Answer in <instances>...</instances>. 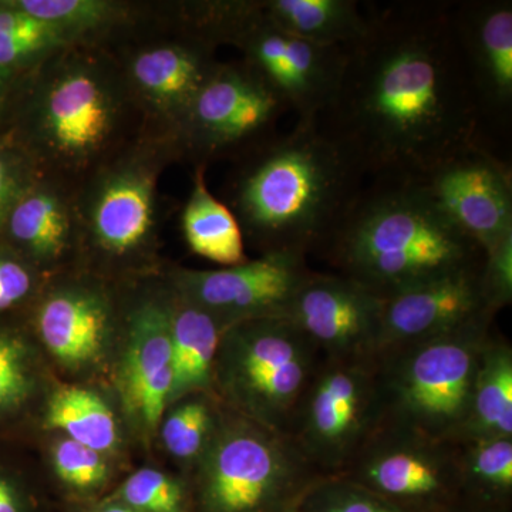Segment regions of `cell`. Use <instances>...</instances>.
<instances>
[{
  "mask_svg": "<svg viewBox=\"0 0 512 512\" xmlns=\"http://www.w3.org/2000/svg\"><path fill=\"white\" fill-rule=\"evenodd\" d=\"M491 319L380 356L383 412L392 429L433 443L460 440Z\"/></svg>",
  "mask_w": 512,
  "mask_h": 512,
  "instance_id": "obj_4",
  "label": "cell"
},
{
  "mask_svg": "<svg viewBox=\"0 0 512 512\" xmlns=\"http://www.w3.org/2000/svg\"><path fill=\"white\" fill-rule=\"evenodd\" d=\"M483 265L454 269L386 298L379 357L494 318Z\"/></svg>",
  "mask_w": 512,
  "mask_h": 512,
  "instance_id": "obj_16",
  "label": "cell"
},
{
  "mask_svg": "<svg viewBox=\"0 0 512 512\" xmlns=\"http://www.w3.org/2000/svg\"><path fill=\"white\" fill-rule=\"evenodd\" d=\"M483 285L487 301L494 312L510 305L512 301V234H508L493 249L485 252Z\"/></svg>",
  "mask_w": 512,
  "mask_h": 512,
  "instance_id": "obj_36",
  "label": "cell"
},
{
  "mask_svg": "<svg viewBox=\"0 0 512 512\" xmlns=\"http://www.w3.org/2000/svg\"><path fill=\"white\" fill-rule=\"evenodd\" d=\"M39 477L15 454L0 447V512H42Z\"/></svg>",
  "mask_w": 512,
  "mask_h": 512,
  "instance_id": "obj_34",
  "label": "cell"
},
{
  "mask_svg": "<svg viewBox=\"0 0 512 512\" xmlns=\"http://www.w3.org/2000/svg\"><path fill=\"white\" fill-rule=\"evenodd\" d=\"M49 483L70 507L100 501L128 471L127 461L77 443L63 434L37 433Z\"/></svg>",
  "mask_w": 512,
  "mask_h": 512,
  "instance_id": "obj_25",
  "label": "cell"
},
{
  "mask_svg": "<svg viewBox=\"0 0 512 512\" xmlns=\"http://www.w3.org/2000/svg\"><path fill=\"white\" fill-rule=\"evenodd\" d=\"M284 101L248 66L218 64L192 100L181 124L191 146L205 156L235 147H261L276 136Z\"/></svg>",
  "mask_w": 512,
  "mask_h": 512,
  "instance_id": "obj_13",
  "label": "cell"
},
{
  "mask_svg": "<svg viewBox=\"0 0 512 512\" xmlns=\"http://www.w3.org/2000/svg\"><path fill=\"white\" fill-rule=\"evenodd\" d=\"M320 254L384 299L485 259L419 181L389 178L363 185Z\"/></svg>",
  "mask_w": 512,
  "mask_h": 512,
  "instance_id": "obj_3",
  "label": "cell"
},
{
  "mask_svg": "<svg viewBox=\"0 0 512 512\" xmlns=\"http://www.w3.org/2000/svg\"><path fill=\"white\" fill-rule=\"evenodd\" d=\"M419 183L484 254L512 234L510 167L480 141L458 151Z\"/></svg>",
  "mask_w": 512,
  "mask_h": 512,
  "instance_id": "obj_15",
  "label": "cell"
},
{
  "mask_svg": "<svg viewBox=\"0 0 512 512\" xmlns=\"http://www.w3.org/2000/svg\"><path fill=\"white\" fill-rule=\"evenodd\" d=\"M181 224L185 241L194 254L224 266L248 261L244 231L238 218L231 208L208 190L204 167H198L195 171Z\"/></svg>",
  "mask_w": 512,
  "mask_h": 512,
  "instance_id": "obj_26",
  "label": "cell"
},
{
  "mask_svg": "<svg viewBox=\"0 0 512 512\" xmlns=\"http://www.w3.org/2000/svg\"><path fill=\"white\" fill-rule=\"evenodd\" d=\"M33 18L60 30L70 40L104 28L119 18L116 3L104 0H16L12 2Z\"/></svg>",
  "mask_w": 512,
  "mask_h": 512,
  "instance_id": "obj_32",
  "label": "cell"
},
{
  "mask_svg": "<svg viewBox=\"0 0 512 512\" xmlns=\"http://www.w3.org/2000/svg\"><path fill=\"white\" fill-rule=\"evenodd\" d=\"M456 2L367 6L335 96L315 126L372 180L420 181L477 143L484 119L458 40Z\"/></svg>",
  "mask_w": 512,
  "mask_h": 512,
  "instance_id": "obj_1",
  "label": "cell"
},
{
  "mask_svg": "<svg viewBox=\"0 0 512 512\" xmlns=\"http://www.w3.org/2000/svg\"><path fill=\"white\" fill-rule=\"evenodd\" d=\"M376 363L325 359L316 367L291 429L309 463L348 466L379 429L384 412Z\"/></svg>",
  "mask_w": 512,
  "mask_h": 512,
  "instance_id": "obj_10",
  "label": "cell"
},
{
  "mask_svg": "<svg viewBox=\"0 0 512 512\" xmlns=\"http://www.w3.org/2000/svg\"><path fill=\"white\" fill-rule=\"evenodd\" d=\"M512 437V353L488 340L474 383L470 414L458 441Z\"/></svg>",
  "mask_w": 512,
  "mask_h": 512,
  "instance_id": "obj_28",
  "label": "cell"
},
{
  "mask_svg": "<svg viewBox=\"0 0 512 512\" xmlns=\"http://www.w3.org/2000/svg\"><path fill=\"white\" fill-rule=\"evenodd\" d=\"M311 272L305 256L268 252L255 261L217 271L175 268L165 279L227 329L247 320L286 318Z\"/></svg>",
  "mask_w": 512,
  "mask_h": 512,
  "instance_id": "obj_12",
  "label": "cell"
},
{
  "mask_svg": "<svg viewBox=\"0 0 512 512\" xmlns=\"http://www.w3.org/2000/svg\"><path fill=\"white\" fill-rule=\"evenodd\" d=\"M173 382V348L160 285L127 293L109 390L136 451L156 450Z\"/></svg>",
  "mask_w": 512,
  "mask_h": 512,
  "instance_id": "obj_9",
  "label": "cell"
},
{
  "mask_svg": "<svg viewBox=\"0 0 512 512\" xmlns=\"http://www.w3.org/2000/svg\"><path fill=\"white\" fill-rule=\"evenodd\" d=\"M49 431L127 463L136 451L110 390L93 384L57 380L40 410L35 434Z\"/></svg>",
  "mask_w": 512,
  "mask_h": 512,
  "instance_id": "obj_20",
  "label": "cell"
},
{
  "mask_svg": "<svg viewBox=\"0 0 512 512\" xmlns=\"http://www.w3.org/2000/svg\"><path fill=\"white\" fill-rule=\"evenodd\" d=\"M458 40L483 116L510 119L512 107L511 0L456 2Z\"/></svg>",
  "mask_w": 512,
  "mask_h": 512,
  "instance_id": "obj_18",
  "label": "cell"
},
{
  "mask_svg": "<svg viewBox=\"0 0 512 512\" xmlns=\"http://www.w3.org/2000/svg\"><path fill=\"white\" fill-rule=\"evenodd\" d=\"M18 180L13 173L12 168L5 156L0 153V221L8 217L10 208L18 200L19 195Z\"/></svg>",
  "mask_w": 512,
  "mask_h": 512,
  "instance_id": "obj_38",
  "label": "cell"
},
{
  "mask_svg": "<svg viewBox=\"0 0 512 512\" xmlns=\"http://www.w3.org/2000/svg\"><path fill=\"white\" fill-rule=\"evenodd\" d=\"M69 42L60 30L33 18L12 2L0 3V80Z\"/></svg>",
  "mask_w": 512,
  "mask_h": 512,
  "instance_id": "obj_30",
  "label": "cell"
},
{
  "mask_svg": "<svg viewBox=\"0 0 512 512\" xmlns=\"http://www.w3.org/2000/svg\"><path fill=\"white\" fill-rule=\"evenodd\" d=\"M56 382L28 323L0 320V440L33 437Z\"/></svg>",
  "mask_w": 512,
  "mask_h": 512,
  "instance_id": "obj_21",
  "label": "cell"
},
{
  "mask_svg": "<svg viewBox=\"0 0 512 512\" xmlns=\"http://www.w3.org/2000/svg\"><path fill=\"white\" fill-rule=\"evenodd\" d=\"M386 299L345 275L311 272L288 318L328 360L375 363Z\"/></svg>",
  "mask_w": 512,
  "mask_h": 512,
  "instance_id": "obj_14",
  "label": "cell"
},
{
  "mask_svg": "<svg viewBox=\"0 0 512 512\" xmlns=\"http://www.w3.org/2000/svg\"><path fill=\"white\" fill-rule=\"evenodd\" d=\"M8 229L20 256L47 278L55 274L72 251L73 224L69 208L47 185L19 195L8 214Z\"/></svg>",
  "mask_w": 512,
  "mask_h": 512,
  "instance_id": "obj_24",
  "label": "cell"
},
{
  "mask_svg": "<svg viewBox=\"0 0 512 512\" xmlns=\"http://www.w3.org/2000/svg\"><path fill=\"white\" fill-rule=\"evenodd\" d=\"M261 8L278 28L318 45L348 46L367 29L356 0H265Z\"/></svg>",
  "mask_w": 512,
  "mask_h": 512,
  "instance_id": "obj_27",
  "label": "cell"
},
{
  "mask_svg": "<svg viewBox=\"0 0 512 512\" xmlns=\"http://www.w3.org/2000/svg\"><path fill=\"white\" fill-rule=\"evenodd\" d=\"M288 440L222 406L210 443L184 477L191 512L271 510L309 463Z\"/></svg>",
  "mask_w": 512,
  "mask_h": 512,
  "instance_id": "obj_8",
  "label": "cell"
},
{
  "mask_svg": "<svg viewBox=\"0 0 512 512\" xmlns=\"http://www.w3.org/2000/svg\"><path fill=\"white\" fill-rule=\"evenodd\" d=\"M46 279L23 256L0 252V316L32 302Z\"/></svg>",
  "mask_w": 512,
  "mask_h": 512,
  "instance_id": "obj_35",
  "label": "cell"
},
{
  "mask_svg": "<svg viewBox=\"0 0 512 512\" xmlns=\"http://www.w3.org/2000/svg\"><path fill=\"white\" fill-rule=\"evenodd\" d=\"M322 512H399L389 505L380 503L369 495L359 493H342L332 495L329 504Z\"/></svg>",
  "mask_w": 512,
  "mask_h": 512,
  "instance_id": "obj_37",
  "label": "cell"
},
{
  "mask_svg": "<svg viewBox=\"0 0 512 512\" xmlns=\"http://www.w3.org/2000/svg\"><path fill=\"white\" fill-rule=\"evenodd\" d=\"M205 42L229 40L247 56V64L295 111L296 123H315L338 90L345 46L308 42L275 25L261 2L211 3L195 13Z\"/></svg>",
  "mask_w": 512,
  "mask_h": 512,
  "instance_id": "obj_6",
  "label": "cell"
},
{
  "mask_svg": "<svg viewBox=\"0 0 512 512\" xmlns=\"http://www.w3.org/2000/svg\"><path fill=\"white\" fill-rule=\"evenodd\" d=\"M104 498L141 512H191L187 480L154 466L128 471Z\"/></svg>",
  "mask_w": 512,
  "mask_h": 512,
  "instance_id": "obj_31",
  "label": "cell"
},
{
  "mask_svg": "<svg viewBox=\"0 0 512 512\" xmlns=\"http://www.w3.org/2000/svg\"><path fill=\"white\" fill-rule=\"evenodd\" d=\"M217 66L210 43L197 37L194 42L141 50L131 60L130 79L154 109L181 126L192 100Z\"/></svg>",
  "mask_w": 512,
  "mask_h": 512,
  "instance_id": "obj_22",
  "label": "cell"
},
{
  "mask_svg": "<svg viewBox=\"0 0 512 512\" xmlns=\"http://www.w3.org/2000/svg\"><path fill=\"white\" fill-rule=\"evenodd\" d=\"M319 350L288 318L247 320L222 332L212 389L218 402L288 437Z\"/></svg>",
  "mask_w": 512,
  "mask_h": 512,
  "instance_id": "obj_5",
  "label": "cell"
},
{
  "mask_svg": "<svg viewBox=\"0 0 512 512\" xmlns=\"http://www.w3.org/2000/svg\"><path fill=\"white\" fill-rule=\"evenodd\" d=\"M119 116V96L106 73L86 60H70L42 84L33 130L46 158L74 167L107 147Z\"/></svg>",
  "mask_w": 512,
  "mask_h": 512,
  "instance_id": "obj_11",
  "label": "cell"
},
{
  "mask_svg": "<svg viewBox=\"0 0 512 512\" xmlns=\"http://www.w3.org/2000/svg\"><path fill=\"white\" fill-rule=\"evenodd\" d=\"M363 447L360 477L379 493L394 498L436 497L446 490L451 477L460 474V458L450 443H433L394 430Z\"/></svg>",
  "mask_w": 512,
  "mask_h": 512,
  "instance_id": "obj_19",
  "label": "cell"
},
{
  "mask_svg": "<svg viewBox=\"0 0 512 512\" xmlns=\"http://www.w3.org/2000/svg\"><path fill=\"white\" fill-rule=\"evenodd\" d=\"M0 104H2V94H0Z\"/></svg>",
  "mask_w": 512,
  "mask_h": 512,
  "instance_id": "obj_40",
  "label": "cell"
},
{
  "mask_svg": "<svg viewBox=\"0 0 512 512\" xmlns=\"http://www.w3.org/2000/svg\"><path fill=\"white\" fill-rule=\"evenodd\" d=\"M158 285L173 348L174 382L168 406L188 394L214 396L212 373L225 329L210 313L184 298L167 279Z\"/></svg>",
  "mask_w": 512,
  "mask_h": 512,
  "instance_id": "obj_23",
  "label": "cell"
},
{
  "mask_svg": "<svg viewBox=\"0 0 512 512\" xmlns=\"http://www.w3.org/2000/svg\"><path fill=\"white\" fill-rule=\"evenodd\" d=\"M365 177L315 123L266 141L235 180L232 207L242 231L268 252H322Z\"/></svg>",
  "mask_w": 512,
  "mask_h": 512,
  "instance_id": "obj_2",
  "label": "cell"
},
{
  "mask_svg": "<svg viewBox=\"0 0 512 512\" xmlns=\"http://www.w3.org/2000/svg\"><path fill=\"white\" fill-rule=\"evenodd\" d=\"M86 221L90 251L99 264L113 271L140 264L151 251L156 228L153 168L133 161L104 175L90 197Z\"/></svg>",
  "mask_w": 512,
  "mask_h": 512,
  "instance_id": "obj_17",
  "label": "cell"
},
{
  "mask_svg": "<svg viewBox=\"0 0 512 512\" xmlns=\"http://www.w3.org/2000/svg\"><path fill=\"white\" fill-rule=\"evenodd\" d=\"M26 323L57 380L109 389L124 295L92 271L49 276Z\"/></svg>",
  "mask_w": 512,
  "mask_h": 512,
  "instance_id": "obj_7",
  "label": "cell"
},
{
  "mask_svg": "<svg viewBox=\"0 0 512 512\" xmlns=\"http://www.w3.org/2000/svg\"><path fill=\"white\" fill-rule=\"evenodd\" d=\"M461 476L495 491L512 487V437L466 441Z\"/></svg>",
  "mask_w": 512,
  "mask_h": 512,
  "instance_id": "obj_33",
  "label": "cell"
},
{
  "mask_svg": "<svg viewBox=\"0 0 512 512\" xmlns=\"http://www.w3.org/2000/svg\"><path fill=\"white\" fill-rule=\"evenodd\" d=\"M221 403L208 393H194L175 400L158 424L156 448L180 468L185 477L210 443Z\"/></svg>",
  "mask_w": 512,
  "mask_h": 512,
  "instance_id": "obj_29",
  "label": "cell"
},
{
  "mask_svg": "<svg viewBox=\"0 0 512 512\" xmlns=\"http://www.w3.org/2000/svg\"><path fill=\"white\" fill-rule=\"evenodd\" d=\"M70 512H141L136 508L128 507L126 504H121L119 501L109 500V498H101L93 504L77 505V507H70Z\"/></svg>",
  "mask_w": 512,
  "mask_h": 512,
  "instance_id": "obj_39",
  "label": "cell"
}]
</instances>
